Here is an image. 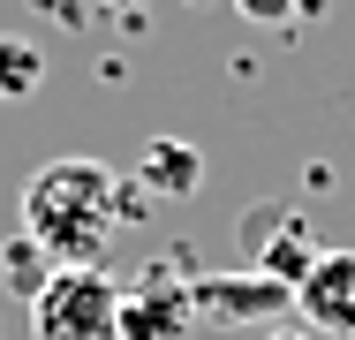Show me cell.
<instances>
[{"label": "cell", "mask_w": 355, "mask_h": 340, "mask_svg": "<svg viewBox=\"0 0 355 340\" xmlns=\"http://www.w3.org/2000/svg\"><path fill=\"white\" fill-rule=\"evenodd\" d=\"M121 227V174L98 159H46L23 182V235L53 250V265H98Z\"/></svg>", "instance_id": "1"}, {"label": "cell", "mask_w": 355, "mask_h": 340, "mask_svg": "<svg viewBox=\"0 0 355 340\" xmlns=\"http://www.w3.org/2000/svg\"><path fill=\"white\" fill-rule=\"evenodd\" d=\"M31 333L38 340H121V287L98 265H61L46 280V295L31 303Z\"/></svg>", "instance_id": "2"}, {"label": "cell", "mask_w": 355, "mask_h": 340, "mask_svg": "<svg viewBox=\"0 0 355 340\" xmlns=\"http://www.w3.org/2000/svg\"><path fill=\"white\" fill-rule=\"evenodd\" d=\"M189 295H197V325H280L287 310H295V287H280L272 272L242 265V272H205V280H189Z\"/></svg>", "instance_id": "3"}, {"label": "cell", "mask_w": 355, "mask_h": 340, "mask_svg": "<svg viewBox=\"0 0 355 340\" xmlns=\"http://www.w3.org/2000/svg\"><path fill=\"white\" fill-rule=\"evenodd\" d=\"M295 318L318 340H355V250H325L318 272L295 287Z\"/></svg>", "instance_id": "4"}, {"label": "cell", "mask_w": 355, "mask_h": 340, "mask_svg": "<svg viewBox=\"0 0 355 340\" xmlns=\"http://www.w3.org/2000/svg\"><path fill=\"white\" fill-rule=\"evenodd\" d=\"M197 325V295L189 287H166L159 272L121 287V340H189Z\"/></svg>", "instance_id": "5"}, {"label": "cell", "mask_w": 355, "mask_h": 340, "mask_svg": "<svg viewBox=\"0 0 355 340\" xmlns=\"http://www.w3.org/2000/svg\"><path fill=\"white\" fill-rule=\"evenodd\" d=\"M137 182L151 197H197V189H205V151H197V144H174V136H151Z\"/></svg>", "instance_id": "6"}, {"label": "cell", "mask_w": 355, "mask_h": 340, "mask_svg": "<svg viewBox=\"0 0 355 340\" xmlns=\"http://www.w3.org/2000/svg\"><path fill=\"white\" fill-rule=\"evenodd\" d=\"M318 257H325V250L310 242V219H280V235L257 250V272H272L280 287H302V280L318 272Z\"/></svg>", "instance_id": "7"}, {"label": "cell", "mask_w": 355, "mask_h": 340, "mask_svg": "<svg viewBox=\"0 0 355 340\" xmlns=\"http://www.w3.org/2000/svg\"><path fill=\"white\" fill-rule=\"evenodd\" d=\"M53 272H61V265H53V250H46L38 235H23V227H15V235L0 242V280H8V287H15L23 303H38Z\"/></svg>", "instance_id": "8"}, {"label": "cell", "mask_w": 355, "mask_h": 340, "mask_svg": "<svg viewBox=\"0 0 355 340\" xmlns=\"http://www.w3.org/2000/svg\"><path fill=\"white\" fill-rule=\"evenodd\" d=\"M46 83V46L23 31H0V99H31Z\"/></svg>", "instance_id": "9"}, {"label": "cell", "mask_w": 355, "mask_h": 340, "mask_svg": "<svg viewBox=\"0 0 355 340\" xmlns=\"http://www.w3.org/2000/svg\"><path fill=\"white\" fill-rule=\"evenodd\" d=\"M250 23H265V31H280V23H295V0H234Z\"/></svg>", "instance_id": "10"}, {"label": "cell", "mask_w": 355, "mask_h": 340, "mask_svg": "<svg viewBox=\"0 0 355 340\" xmlns=\"http://www.w3.org/2000/svg\"><path fill=\"white\" fill-rule=\"evenodd\" d=\"M257 340H318V333H310V325L295 318V325H272V333H257Z\"/></svg>", "instance_id": "11"}, {"label": "cell", "mask_w": 355, "mask_h": 340, "mask_svg": "<svg viewBox=\"0 0 355 340\" xmlns=\"http://www.w3.org/2000/svg\"><path fill=\"white\" fill-rule=\"evenodd\" d=\"M106 8H144V0H106Z\"/></svg>", "instance_id": "12"}]
</instances>
